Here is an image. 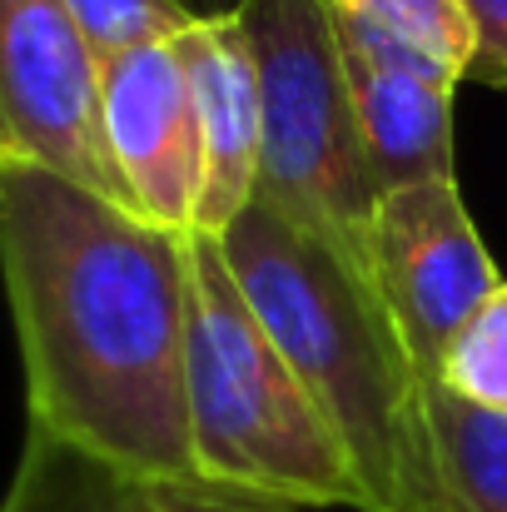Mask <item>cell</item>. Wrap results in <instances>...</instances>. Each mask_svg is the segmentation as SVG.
Listing matches in <instances>:
<instances>
[{"label":"cell","instance_id":"1","mask_svg":"<svg viewBox=\"0 0 507 512\" xmlns=\"http://www.w3.org/2000/svg\"><path fill=\"white\" fill-rule=\"evenodd\" d=\"M0 254L30 428L145 483H199L189 438V239L0 160Z\"/></svg>","mask_w":507,"mask_h":512},{"label":"cell","instance_id":"2","mask_svg":"<svg viewBox=\"0 0 507 512\" xmlns=\"http://www.w3.org/2000/svg\"><path fill=\"white\" fill-rule=\"evenodd\" d=\"M224 259L259 324L338 433L363 512H453L423 413V378L363 264L254 199L224 234Z\"/></svg>","mask_w":507,"mask_h":512},{"label":"cell","instance_id":"3","mask_svg":"<svg viewBox=\"0 0 507 512\" xmlns=\"http://www.w3.org/2000/svg\"><path fill=\"white\" fill-rule=\"evenodd\" d=\"M189 438L199 483L363 512L338 433L244 299L219 234H189Z\"/></svg>","mask_w":507,"mask_h":512},{"label":"cell","instance_id":"4","mask_svg":"<svg viewBox=\"0 0 507 512\" xmlns=\"http://www.w3.org/2000/svg\"><path fill=\"white\" fill-rule=\"evenodd\" d=\"M239 20L254 45L264 100L254 199L368 269L378 189L363 165L329 0H244Z\"/></svg>","mask_w":507,"mask_h":512},{"label":"cell","instance_id":"5","mask_svg":"<svg viewBox=\"0 0 507 512\" xmlns=\"http://www.w3.org/2000/svg\"><path fill=\"white\" fill-rule=\"evenodd\" d=\"M0 160L65 174L120 204L105 145V65L70 0H0Z\"/></svg>","mask_w":507,"mask_h":512},{"label":"cell","instance_id":"6","mask_svg":"<svg viewBox=\"0 0 507 512\" xmlns=\"http://www.w3.org/2000/svg\"><path fill=\"white\" fill-rule=\"evenodd\" d=\"M368 279L423 383H438L453 339L503 284L453 179L378 194Z\"/></svg>","mask_w":507,"mask_h":512},{"label":"cell","instance_id":"7","mask_svg":"<svg viewBox=\"0 0 507 512\" xmlns=\"http://www.w3.org/2000/svg\"><path fill=\"white\" fill-rule=\"evenodd\" d=\"M105 145L130 214L184 239L199 234L204 135L179 40L105 65Z\"/></svg>","mask_w":507,"mask_h":512},{"label":"cell","instance_id":"8","mask_svg":"<svg viewBox=\"0 0 507 512\" xmlns=\"http://www.w3.org/2000/svg\"><path fill=\"white\" fill-rule=\"evenodd\" d=\"M199 135H204V204L199 234H224L259 194L264 160V100H259V65L239 15L199 20L179 40Z\"/></svg>","mask_w":507,"mask_h":512},{"label":"cell","instance_id":"9","mask_svg":"<svg viewBox=\"0 0 507 512\" xmlns=\"http://www.w3.org/2000/svg\"><path fill=\"white\" fill-rule=\"evenodd\" d=\"M343 75L363 165L378 194L453 179V75L388 70L358 50H343Z\"/></svg>","mask_w":507,"mask_h":512},{"label":"cell","instance_id":"10","mask_svg":"<svg viewBox=\"0 0 507 512\" xmlns=\"http://www.w3.org/2000/svg\"><path fill=\"white\" fill-rule=\"evenodd\" d=\"M423 413L453 512H507V413H488L443 383L423 388Z\"/></svg>","mask_w":507,"mask_h":512},{"label":"cell","instance_id":"11","mask_svg":"<svg viewBox=\"0 0 507 512\" xmlns=\"http://www.w3.org/2000/svg\"><path fill=\"white\" fill-rule=\"evenodd\" d=\"M5 512H160L155 483L105 468L30 428V448Z\"/></svg>","mask_w":507,"mask_h":512},{"label":"cell","instance_id":"12","mask_svg":"<svg viewBox=\"0 0 507 512\" xmlns=\"http://www.w3.org/2000/svg\"><path fill=\"white\" fill-rule=\"evenodd\" d=\"M70 15L100 65L150 45H174L199 25L184 0H70Z\"/></svg>","mask_w":507,"mask_h":512},{"label":"cell","instance_id":"13","mask_svg":"<svg viewBox=\"0 0 507 512\" xmlns=\"http://www.w3.org/2000/svg\"><path fill=\"white\" fill-rule=\"evenodd\" d=\"M438 383L488 413H507V284L488 294V304L453 339Z\"/></svg>","mask_w":507,"mask_h":512},{"label":"cell","instance_id":"14","mask_svg":"<svg viewBox=\"0 0 507 512\" xmlns=\"http://www.w3.org/2000/svg\"><path fill=\"white\" fill-rule=\"evenodd\" d=\"M334 5L353 10V15H368L383 30L423 45L428 55H438L458 75L473 70L478 40H473V20H468L463 0H334Z\"/></svg>","mask_w":507,"mask_h":512},{"label":"cell","instance_id":"15","mask_svg":"<svg viewBox=\"0 0 507 512\" xmlns=\"http://www.w3.org/2000/svg\"><path fill=\"white\" fill-rule=\"evenodd\" d=\"M155 498H160V512H319L279 503V498H259V493L214 488V483H155Z\"/></svg>","mask_w":507,"mask_h":512},{"label":"cell","instance_id":"16","mask_svg":"<svg viewBox=\"0 0 507 512\" xmlns=\"http://www.w3.org/2000/svg\"><path fill=\"white\" fill-rule=\"evenodd\" d=\"M463 5H468L473 40H478L468 75H478L488 85H507V0H463Z\"/></svg>","mask_w":507,"mask_h":512},{"label":"cell","instance_id":"17","mask_svg":"<svg viewBox=\"0 0 507 512\" xmlns=\"http://www.w3.org/2000/svg\"><path fill=\"white\" fill-rule=\"evenodd\" d=\"M199 20H214V15H239V5L244 0H184Z\"/></svg>","mask_w":507,"mask_h":512}]
</instances>
